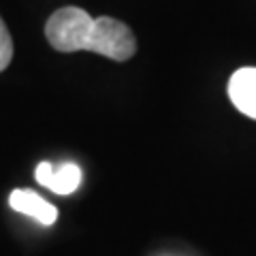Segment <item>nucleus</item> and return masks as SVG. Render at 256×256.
Instances as JSON below:
<instances>
[{"label":"nucleus","mask_w":256,"mask_h":256,"mask_svg":"<svg viewBox=\"0 0 256 256\" xmlns=\"http://www.w3.org/2000/svg\"><path fill=\"white\" fill-rule=\"evenodd\" d=\"M45 36L56 52H94L124 62L137 52L132 30L114 18H90L79 6L58 9L45 24Z\"/></svg>","instance_id":"1"},{"label":"nucleus","mask_w":256,"mask_h":256,"mask_svg":"<svg viewBox=\"0 0 256 256\" xmlns=\"http://www.w3.org/2000/svg\"><path fill=\"white\" fill-rule=\"evenodd\" d=\"M34 178L41 186L50 188L56 194H70L82 184V169L73 162L54 166L52 162H41L34 171Z\"/></svg>","instance_id":"2"},{"label":"nucleus","mask_w":256,"mask_h":256,"mask_svg":"<svg viewBox=\"0 0 256 256\" xmlns=\"http://www.w3.org/2000/svg\"><path fill=\"white\" fill-rule=\"evenodd\" d=\"M228 98L237 111L256 120V66H244L228 79Z\"/></svg>","instance_id":"3"},{"label":"nucleus","mask_w":256,"mask_h":256,"mask_svg":"<svg viewBox=\"0 0 256 256\" xmlns=\"http://www.w3.org/2000/svg\"><path fill=\"white\" fill-rule=\"evenodd\" d=\"M9 203L15 212L32 216L41 224H54L56 218H58V210L32 190H13L9 196Z\"/></svg>","instance_id":"4"},{"label":"nucleus","mask_w":256,"mask_h":256,"mask_svg":"<svg viewBox=\"0 0 256 256\" xmlns=\"http://www.w3.org/2000/svg\"><path fill=\"white\" fill-rule=\"evenodd\" d=\"M13 60V38L9 34V28L4 26L0 18V70H4Z\"/></svg>","instance_id":"5"}]
</instances>
